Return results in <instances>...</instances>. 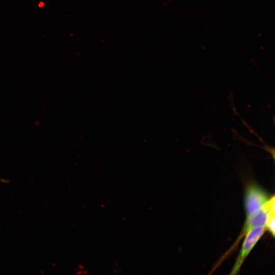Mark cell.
I'll use <instances>...</instances> for the list:
<instances>
[{"label": "cell", "instance_id": "cell-2", "mask_svg": "<svg viewBox=\"0 0 275 275\" xmlns=\"http://www.w3.org/2000/svg\"><path fill=\"white\" fill-rule=\"evenodd\" d=\"M265 230V226L258 227L251 230L244 235L245 237L231 274H236L239 271L244 261L263 235Z\"/></svg>", "mask_w": 275, "mask_h": 275}, {"label": "cell", "instance_id": "cell-4", "mask_svg": "<svg viewBox=\"0 0 275 275\" xmlns=\"http://www.w3.org/2000/svg\"><path fill=\"white\" fill-rule=\"evenodd\" d=\"M44 6V3L43 2H40L39 5H38V6L39 7H42Z\"/></svg>", "mask_w": 275, "mask_h": 275}, {"label": "cell", "instance_id": "cell-3", "mask_svg": "<svg viewBox=\"0 0 275 275\" xmlns=\"http://www.w3.org/2000/svg\"><path fill=\"white\" fill-rule=\"evenodd\" d=\"M274 197H271L269 200L258 211L252 215L246 217L245 222L240 235L234 245L230 249L231 251L238 244L241 239L251 230L258 227L265 226L267 218L269 208ZM228 251V253L230 251Z\"/></svg>", "mask_w": 275, "mask_h": 275}, {"label": "cell", "instance_id": "cell-1", "mask_svg": "<svg viewBox=\"0 0 275 275\" xmlns=\"http://www.w3.org/2000/svg\"><path fill=\"white\" fill-rule=\"evenodd\" d=\"M266 191L256 184L249 185L244 197V206L248 217L260 209L270 199Z\"/></svg>", "mask_w": 275, "mask_h": 275}]
</instances>
